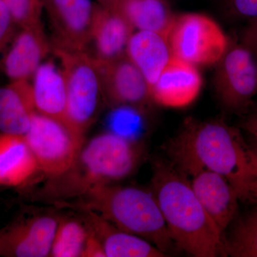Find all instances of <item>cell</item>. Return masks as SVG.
Instances as JSON below:
<instances>
[{"mask_svg": "<svg viewBox=\"0 0 257 257\" xmlns=\"http://www.w3.org/2000/svg\"><path fill=\"white\" fill-rule=\"evenodd\" d=\"M213 87L228 112L246 114L253 104L257 94V64L237 37H229L227 49L216 64Z\"/></svg>", "mask_w": 257, "mask_h": 257, "instance_id": "7", "label": "cell"}, {"mask_svg": "<svg viewBox=\"0 0 257 257\" xmlns=\"http://www.w3.org/2000/svg\"><path fill=\"white\" fill-rule=\"evenodd\" d=\"M114 8L135 30L167 37L176 16L166 0H119Z\"/></svg>", "mask_w": 257, "mask_h": 257, "instance_id": "21", "label": "cell"}, {"mask_svg": "<svg viewBox=\"0 0 257 257\" xmlns=\"http://www.w3.org/2000/svg\"><path fill=\"white\" fill-rule=\"evenodd\" d=\"M56 46L85 51L92 37L97 5L92 0H45Z\"/></svg>", "mask_w": 257, "mask_h": 257, "instance_id": "9", "label": "cell"}, {"mask_svg": "<svg viewBox=\"0 0 257 257\" xmlns=\"http://www.w3.org/2000/svg\"><path fill=\"white\" fill-rule=\"evenodd\" d=\"M101 5L104 7H114L119 0H97Z\"/></svg>", "mask_w": 257, "mask_h": 257, "instance_id": "31", "label": "cell"}, {"mask_svg": "<svg viewBox=\"0 0 257 257\" xmlns=\"http://www.w3.org/2000/svg\"><path fill=\"white\" fill-rule=\"evenodd\" d=\"M31 89L35 111L65 125L67 94L62 68L53 61L42 62L32 76Z\"/></svg>", "mask_w": 257, "mask_h": 257, "instance_id": "16", "label": "cell"}, {"mask_svg": "<svg viewBox=\"0 0 257 257\" xmlns=\"http://www.w3.org/2000/svg\"><path fill=\"white\" fill-rule=\"evenodd\" d=\"M88 234L87 224L74 219L59 221L50 256L81 257Z\"/></svg>", "mask_w": 257, "mask_h": 257, "instance_id": "22", "label": "cell"}, {"mask_svg": "<svg viewBox=\"0 0 257 257\" xmlns=\"http://www.w3.org/2000/svg\"><path fill=\"white\" fill-rule=\"evenodd\" d=\"M14 24L9 10L0 0V50L9 41Z\"/></svg>", "mask_w": 257, "mask_h": 257, "instance_id": "27", "label": "cell"}, {"mask_svg": "<svg viewBox=\"0 0 257 257\" xmlns=\"http://www.w3.org/2000/svg\"><path fill=\"white\" fill-rule=\"evenodd\" d=\"M225 256L257 257V211L240 219L228 239Z\"/></svg>", "mask_w": 257, "mask_h": 257, "instance_id": "23", "label": "cell"}, {"mask_svg": "<svg viewBox=\"0 0 257 257\" xmlns=\"http://www.w3.org/2000/svg\"><path fill=\"white\" fill-rule=\"evenodd\" d=\"M83 196L87 209L150 241L166 254L174 244L152 191L108 184L93 187Z\"/></svg>", "mask_w": 257, "mask_h": 257, "instance_id": "4", "label": "cell"}, {"mask_svg": "<svg viewBox=\"0 0 257 257\" xmlns=\"http://www.w3.org/2000/svg\"><path fill=\"white\" fill-rule=\"evenodd\" d=\"M248 149L238 128L223 119L188 117L165 146L170 162L186 177L199 170L222 175L240 200L257 203V179Z\"/></svg>", "mask_w": 257, "mask_h": 257, "instance_id": "1", "label": "cell"}, {"mask_svg": "<svg viewBox=\"0 0 257 257\" xmlns=\"http://www.w3.org/2000/svg\"><path fill=\"white\" fill-rule=\"evenodd\" d=\"M88 228L89 234L81 257H106L100 240L89 226Z\"/></svg>", "mask_w": 257, "mask_h": 257, "instance_id": "28", "label": "cell"}, {"mask_svg": "<svg viewBox=\"0 0 257 257\" xmlns=\"http://www.w3.org/2000/svg\"><path fill=\"white\" fill-rule=\"evenodd\" d=\"M15 24L23 28L42 25L41 0H3Z\"/></svg>", "mask_w": 257, "mask_h": 257, "instance_id": "24", "label": "cell"}, {"mask_svg": "<svg viewBox=\"0 0 257 257\" xmlns=\"http://www.w3.org/2000/svg\"><path fill=\"white\" fill-rule=\"evenodd\" d=\"M203 84L198 67L172 57L150 87L152 101L166 107L188 106L197 99Z\"/></svg>", "mask_w": 257, "mask_h": 257, "instance_id": "11", "label": "cell"}, {"mask_svg": "<svg viewBox=\"0 0 257 257\" xmlns=\"http://www.w3.org/2000/svg\"><path fill=\"white\" fill-rule=\"evenodd\" d=\"M152 171L151 191L174 244L192 256H225L224 232L208 215L188 178L169 160L155 161Z\"/></svg>", "mask_w": 257, "mask_h": 257, "instance_id": "2", "label": "cell"}, {"mask_svg": "<svg viewBox=\"0 0 257 257\" xmlns=\"http://www.w3.org/2000/svg\"><path fill=\"white\" fill-rule=\"evenodd\" d=\"M85 211L86 224L100 240L106 257L167 256L150 241L119 229L94 211Z\"/></svg>", "mask_w": 257, "mask_h": 257, "instance_id": "17", "label": "cell"}, {"mask_svg": "<svg viewBox=\"0 0 257 257\" xmlns=\"http://www.w3.org/2000/svg\"><path fill=\"white\" fill-rule=\"evenodd\" d=\"M99 65L104 99L112 107L131 106L145 111L155 104L148 83L127 56Z\"/></svg>", "mask_w": 257, "mask_h": 257, "instance_id": "10", "label": "cell"}, {"mask_svg": "<svg viewBox=\"0 0 257 257\" xmlns=\"http://www.w3.org/2000/svg\"><path fill=\"white\" fill-rule=\"evenodd\" d=\"M126 55L143 74L150 89L172 57L167 37L140 30L130 37Z\"/></svg>", "mask_w": 257, "mask_h": 257, "instance_id": "18", "label": "cell"}, {"mask_svg": "<svg viewBox=\"0 0 257 257\" xmlns=\"http://www.w3.org/2000/svg\"><path fill=\"white\" fill-rule=\"evenodd\" d=\"M242 128L255 140L257 147V109L246 116L243 121Z\"/></svg>", "mask_w": 257, "mask_h": 257, "instance_id": "29", "label": "cell"}, {"mask_svg": "<svg viewBox=\"0 0 257 257\" xmlns=\"http://www.w3.org/2000/svg\"><path fill=\"white\" fill-rule=\"evenodd\" d=\"M25 138L39 170L53 179L72 168L84 143L62 123L37 111Z\"/></svg>", "mask_w": 257, "mask_h": 257, "instance_id": "8", "label": "cell"}, {"mask_svg": "<svg viewBox=\"0 0 257 257\" xmlns=\"http://www.w3.org/2000/svg\"><path fill=\"white\" fill-rule=\"evenodd\" d=\"M135 31L116 8L98 6L89 43L94 47L91 57L99 64H104L126 55L128 40Z\"/></svg>", "mask_w": 257, "mask_h": 257, "instance_id": "14", "label": "cell"}, {"mask_svg": "<svg viewBox=\"0 0 257 257\" xmlns=\"http://www.w3.org/2000/svg\"><path fill=\"white\" fill-rule=\"evenodd\" d=\"M67 86L65 125L80 141L94 122L104 99L100 65L85 51L53 46Z\"/></svg>", "mask_w": 257, "mask_h": 257, "instance_id": "5", "label": "cell"}, {"mask_svg": "<svg viewBox=\"0 0 257 257\" xmlns=\"http://www.w3.org/2000/svg\"><path fill=\"white\" fill-rule=\"evenodd\" d=\"M225 18L233 23H248L257 18V0H220Z\"/></svg>", "mask_w": 257, "mask_h": 257, "instance_id": "25", "label": "cell"}, {"mask_svg": "<svg viewBox=\"0 0 257 257\" xmlns=\"http://www.w3.org/2000/svg\"><path fill=\"white\" fill-rule=\"evenodd\" d=\"M31 84L28 81L12 82L0 87V131L25 136L35 112Z\"/></svg>", "mask_w": 257, "mask_h": 257, "instance_id": "19", "label": "cell"}, {"mask_svg": "<svg viewBox=\"0 0 257 257\" xmlns=\"http://www.w3.org/2000/svg\"><path fill=\"white\" fill-rule=\"evenodd\" d=\"M248 157L253 175L257 179V147L248 149Z\"/></svg>", "mask_w": 257, "mask_h": 257, "instance_id": "30", "label": "cell"}, {"mask_svg": "<svg viewBox=\"0 0 257 257\" xmlns=\"http://www.w3.org/2000/svg\"><path fill=\"white\" fill-rule=\"evenodd\" d=\"M39 170L25 136L0 135V184L20 185Z\"/></svg>", "mask_w": 257, "mask_h": 257, "instance_id": "20", "label": "cell"}, {"mask_svg": "<svg viewBox=\"0 0 257 257\" xmlns=\"http://www.w3.org/2000/svg\"><path fill=\"white\" fill-rule=\"evenodd\" d=\"M59 220L54 216H35L0 237V253L18 257L50 255Z\"/></svg>", "mask_w": 257, "mask_h": 257, "instance_id": "13", "label": "cell"}, {"mask_svg": "<svg viewBox=\"0 0 257 257\" xmlns=\"http://www.w3.org/2000/svg\"><path fill=\"white\" fill-rule=\"evenodd\" d=\"M167 40L172 57L197 67H208L220 60L229 37L210 17L187 13L176 14Z\"/></svg>", "mask_w": 257, "mask_h": 257, "instance_id": "6", "label": "cell"}, {"mask_svg": "<svg viewBox=\"0 0 257 257\" xmlns=\"http://www.w3.org/2000/svg\"><path fill=\"white\" fill-rule=\"evenodd\" d=\"M239 40L249 50L257 64V18L246 23Z\"/></svg>", "mask_w": 257, "mask_h": 257, "instance_id": "26", "label": "cell"}, {"mask_svg": "<svg viewBox=\"0 0 257 257\" xmlns=\"http://www.w3.org/2000/svg\"><path fill=\"white\" fill-rule=\"evenodd\" d=\"M50 51L42 25L23 28L4 58L6 75L13 82L31 78Z\"/></svg>", "mask_w": 257, "mask_h": 257, "instance_id": "15", "label": "cell"}, {"mask_svg": "<svg viewBox=\"0 0 257 257\" xmlns=\"http://www.w3.org/2000/svg\"><path fill=\"white\" fill-rule=\"evenodd\" d=\"M145 146L137 139L109 132L83 145L72 168L58 184H52L60 194H83L96 186L126 178L138 169L145 157Z\"/></svg>", "mask_w": 257, "mask_h": 257, "instance_id": "3", "label": "cell"}, {"mask_svg": "<svg viewBox=\"0 0 257 257\" xmlns=\"http://www.w3.org/2000/svg\"><path fill=\"white\" fill-rule=\"evenodd\" d=\"M208 215L224 232L234 219L240 200L233 186L222 175L209 170H199L187 177Z\"/></svg>", "mask_w": 257, "mask_h": 257, "instance_id": "12", "label": "cell"}]
</instances>
